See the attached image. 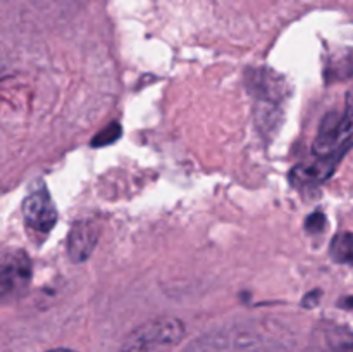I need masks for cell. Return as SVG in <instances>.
Segmentation results:
<instances>
[{
	"label": "cell",
	"instance_id": "1",
	"mask_svg": "<svg viewBox=\"0 0 353 352\" xmlns=\"http://www.w3.org/2000/svg\"><path fill=\"white\" fill-rule=\"evenodd\" d=\"M353 147V90H350L345 104V113L338 116L330 113L323 119L314 141V154L316 157L333 159L340 162L341 157Z\"/></svg>",
	"mask_w": 353,
	"mask_h": 352
},
{
	"label": "cell",
	"instance_id": "2",
	"mask_svg": "<svg viewBox=\"0 0 353 352\" xmlns=\"http://www.w3.org/2000/svg\"><path fill=\"white\" fill-rule=\"evenodd\" d=\"M185 333L181 321L174 317H159L140 326L128 338L126 352H150L159 347L176 344Z\"/></svg>",
	"mask_w": 353,
	"mask_h": 352
},
{
	"label": "cell",
	"instance_id": "3",
	"mask_svg": "<svg viewBox=\"0 0 353 352\" xmlns=\"http://www.w3.org/2000/svg\"><path fill=\"white\" fill-rule=\"evenodd\" d=\"M23 217L24 224L31 233L40 237L50 233L52 228L57 223V209L54 206L50 193L41 185L40 188L33 190L23 202Z\"/></svg>",
	"mask_w": 353,
	"mask_h": 352
},
{
	"label": "cell",
	"instance_id": "4",
	"mask_svg": "<svg viewBox=\"0 0 353 352\" xmlns=\"http://www.w3.org/2000/svg\"><path fill=\"white\" fill-rule=\"evenodd\" d=\"M31 282V262L23 251H9L3 254L0 269V289L3 299L19 295Z\"/></svg>",
	"mask_w": 353,
	"mask_h": 352
},
{
	"label": "cell",
	"instance_id": "5",
	"mask_svg": "<svg viewBox=\"0 0 353 352\" xmlns=\"http://www.w3.org/2000/svg\"><path fill=\"white\" fill-rule=\"evenodd\" d=\"M97 240H99V233L92 223L79 221L78 224H74L68 238V252L72 261H86L95 248Z\"/></svg>",
	"mask_w": 353,
	"mask_h": 352
},
{
	"label": "cell",
	"instance_id": "6",
	"mask_svg": "<svg viewBox=\"0 0 353 352\" xmlns=\"http://www.w3.org/2000/svg\"><path fill=\"white\" fill-rule=\"evenodd\" d=\"M336 166V161L326 157H317L312 162H303L292 171V182L296 186L317 185V183L330 178Z\"/></svg>",
	"mask_w": 353,
	"mask_h": 352
},
{
	"label": "cell",
	"instance_id": "7",
	"mask_svg": "<svg viewBox=\"0 0 353 352\" xmlns=\"http://www.w3.org/2000/svg\"><path fill=\"white\" fill-rule=\"evenodd\" d=\"M330 255L340 264H353V233L350 231L338 233L331 242Z\"/></svg>",
	"mask_w": 353,
	"mask_h": 352
},
{
	"label": "cell",
	"instance_id": "8",
	"mask_svg": "<svg viewBox=\"0 0 353 352\" xmlns=\"http://www.w3.org/2000/svg\"><path fill=\"white\" fill-rule=\"evenodd\" d=\"M326 352H353V333L343 328H331L326 335Z\"/></svg>",
	"mask_w": 353,
	"mask_h": 352
},
{
	"label": "cell",
	"instance_id": "9",
	"mask_svg": "<svg viewBox=\"0 0 353 352\" xmlns=\"http://www.w3.org/2000/svg\"><path fill=\"white\" fill-rule=\"evenodd\" d=\"M119 137H121V126L117 123H112L93 138L92 145L93 147H103V145H109L112 144V141H116Z\"/></svg>",
	"mask_w": 353,
	"mask_h": 352
},
{
	"label": "cell",
	"instance_id": "10",
	"mask_svg": "<svg viewBox=\"0 0 353 352\" xmlns=\"http://www.w3.org/2000/svg\"><path fill=\"white\" fill-rule=\"evenodd\" d=\"M326 226V217L324 214H312V216L307 219L305 228L310 231V233H316V231H323V228Z\"/></svg>",
	"mask_w": 353,
	"mask_h": 352
},
{
	"label": "cell",
	"instance_id": "11",
	"mask_svg": "<svg viewBox=\"0 0 353 352\" xmlns=\"http://www.w3.org/2000/svg\"><path fill=\"white\" fill-rule=\"evenodd\" d=\"M50 352H74V351H69V349H55V351H50Z\"/></svg>",
	"mask_w": 353,
	"mask_h": 352
}]
</instances>
